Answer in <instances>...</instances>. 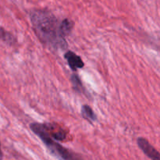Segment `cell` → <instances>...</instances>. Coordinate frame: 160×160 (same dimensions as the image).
I'll use <instances>...</instances> for the list:
<instances>
[{
	"label": "cell",
	"mask_w": 160,
	"mask_h": 160,
	"mask_svg": "<svg viewBox=\"0 0 160 160\" xmlns=\"http://www.w3.org/2000/svg\"><path fill=\"white\" fill-rule=\"evenodd\" d=\"M0 39L6 43L9 44V45H12V44L15 43V38H14L13 36L10 33L3 29L2 27H0Z\"/></svg>",
	"instance_id": "obj_9"
},
{
	"label": "cell",
	"mask_w": 160,
	"mask_h": 160,
	"mask_svg": "<svg viewBox=\"0 0 160 160\" xmlns=\"http://www.w3.org/2000/svg\"><path fill=\"white\" fill-rule=\"evenodd\" d=\"M74 23L71 20L68 18H66L61 21L60 23V30L61 34L66 38V37L69 35L71 33L72 30H73Z\"/></svg>",
	"instance_id": "obj_6"
},
{
	"label": "cell",
	"mask_w": 160,
	"mask_h": 160,
	"mask_svg": "<svg viewBox=\"0 0 160 160\" xmlns=\"http://www.w3.org/2000/svg\"><path fill=\"white\" fill-rule=\"evenodd\" d=\"M33 29L39 40L53 49H66L67 43L62 35L60 23L56 16L48 10L34 9L30 12Z\"/></svg>",
	"instance_id": "obj_1"
},
{
	"label": "cell",
	"mask_w": 160,
	"mask_h": 160,
	"mask_svg": "<svg viewBox=\"0 0 160 160\" xmlns=\"http://www.w3.org/2000/svg\"><path fill=\"white\" fill-rule=\"evenodd\" d=\"M30 128L34 134H37L42 139V142L49 148L50 151L52 152L55 153L56 156H59L63 160H81L78 156L73 154V152H71L70 150L67 149L64 147H62L60 144L57 143L54 140H52V137H50L47 134L45 130L44 129L42 124L38 123H33L30 125Z\"/></svg>",
	"instance_id": "obj_2"
},
{
	"label": "cell",
	"mask_w": 160,
	"mask_h": 160,
	"mask_svg": "<svg viewBox=\"0 0 160 160\" xmlns=\"http://www.w3.org/2000/svg\"><path fill=\"white\" fill-rule=\"evenodd\" d=\"M81 115L85 120H88L91 123L97 120V117L95 112H94L93 109L88 105L82 106V107H81Z\"/></svg>",
	"instance_id": "obj_7"
},
{
	"label": "cell",
	"mask_w": 160,
	"mask_h": 160,
	"mask_svg": "<svg viewBox=\"0 0 160 160\" xmlns=\"http://www.w3.org/2000/svg\"><path fill=\"white\" fill-rule=\"evenodd\" d=\"M70 81H71L72 84H73V88L74 89V91H76L78 93H84V88L78 74L73 73L71 78H70Z\"/></svg>",
	"instance_id": "obj_8"
},
{
	"label": "cell",
	"mask_w": 160,
	"mask_h": 160,
	"mask_svg": "<svg viewBox=\"0 0 160 160\" xmlns=\"http://www.w3.org/2000/svg\"><path fill=\"white\" fill-rule=\"evenodd\" d=\"M138 145L149 159L152 160H160V153L146 139L139 138L138 139Z\"/></svg>",
	"instance_id": "obj_4"
},
{
	"label": "cell",
	"mask_w": 160,
	"mask_h": 160,
	"mask_svg": "<svg viewBox=\"0 0 160 160\" xmlns=\"http://www.w3.org/2000/svg\"><path fill=\"white\" fill-rule=\"evenodd\" d=\"M42 125L47 134L52 138L57 141H64L67 138L68 131L58 123H47Z\"/></svg>",
	"instance_id": "obj_3"
},
{
	"label": "cell",
	"mask_w": 160,
	"mask_h": 160,
	"mask_svg": "<svg viewBox=\"0 0 160 160\" xmlns=\"http://www.w3.org/2000/svg\"><path fill=\"white\" fill-rule=\"evenodd\" d=\"M64 58L67 59V63H68L70 69L74 70V71H76L78 69H81L82 67H84V63L83 62L81 57L78 56V55H77L76 53L73 52H67L65 53V55H64Z\"/></svg>",
	"instance_id": "obj_5"
}]
</instances>
